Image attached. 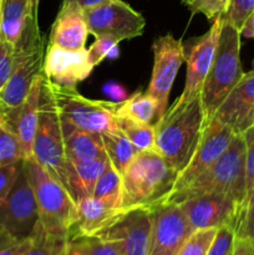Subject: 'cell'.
Instances as JSON below:
<instances>
[{
    "label": "cell",
    "mask_w": 254,
    "mask_h": 255,
    "mask_svg": "<svg viewBox=\"0 0 254 255\" xmlns=\"http://www.w3.org/2000/svg\"><path fill=\"white\" fill-rule=\"evenodd\" d=\"M208 122L201 96L176 100L153 125L154 149L179 173L193 156Z\"/></svg>",
    "instance_id": "obj_1"
},
{
    "label": "cell",
    "mask_w": 254,
    "mask_h": 255,
    "mask_svg": "<svg viewBox=\"0 0 254 255\" xmlns=\"http://www.w3.org/2000/svg\"><path fill=\"white\" fill-rule=\"evenodd\" d=\"M178 171L156 149L137 153L122 174V208L153 209L173 191Z\"/></svg>",
    "instance_id": "obj_2"
},
{
    "label": "cell",
    "mask_w": 254,
    "mask_h": 255,
    "mask_svg": "<svg viewBox=\"0 0 254 255\" xmlns=\"http://www.w3.org/2000/svg\"><path fill=\"white\" fill-rule=\"evenodd\" d=\"M219 193L246 207L247 191L246 144L242 133H236L221 157L186 188L171 193L164 203H178L183 199L203 194Z\"/></svg>",
    "instance_id": "obj_3"
},
{
    "label": "cell",
    "mask_w": 254,
    "mask_h": 255,
    "mask_svg": "<svg viewBox=\"0 0 254 255\" xmlns=\"http://www.w3.org/2000/svg\"><path fill=\"white\" fill-rule=\"evenodd\" d=\"M241 62V31L222 17L216 54L201 91L207 119L212 120L243 77Z\"/></svg>",
    "instance_id": "obj_4"
},
{
    "label": "cell",
    "mask_w": 254,
    "mask_h": 255,
    "mask_svg": "<svg viewBox=\"0 0 254 255\" xmlns=\"http://www.w3.org/2000/svg\"><path fill=\"white\" fill-rule=\"evenodd\" d=\"M25 166L36 199L40 227L52 238L69 241L76 202L69 191L45 171L35 158L25 159Z\"/></svg>",
    "instance_id": "obj_5"
},
{
    "label": "cell",
    "mask_w": 254,
    "mask_h": 255,
    "mask_svg": "<svg viewBox=\"0 0 254 255\" xmlns=\"http://www.w3.org/2000/svg\"><path fill=\"white\" fill-rule=\"evenodd\" d=\"M32 158L67 189V158L65 154L61 117L50 87L42 75L39 122L32 142Z\"/></svg>",
    "instance_id": "obj_6"
},
{
    "label": "cell",
    "mask_w": 254,
    "mask_h": 255,
    "mask_svg": "<svg viewBox=\"0 0 254 255\" xmlns=\"http://www.w3.org/2000/svg\"><path fill=\"white\" fill-rule=\"evenodd\" d=\"M14 47V70L0 91V101L7 109L19 107L37 77L44 72L46 42L39 30L37 16L30 20Z\"/></svg>",
    "instance_id": "obj_7"
},
{
    "label": "cell",
    "mask_w": 254,
    "mask_h": 255,
    "mask_svg": "<svg viewBox=\"0 0 254 255\" xmlns=\"http://www.w3.org/2000/svg\"><path fill=\"white\" fill-rule=\"evenodd\" d=\"M49 82L62 120L75 127L100 134L117 128V104L87 99L77 91L76 87L61 86L50 80Z\"/></svg>",
    "instance_id": "obj_8"
},
{
    "label": "cell",
    "mask_w": 254,
    "mask_h": 255,
    "mask_svg": "<svg viewBox=\"0 0 254 255\" xmlns=\"http://www.w3.org/2000/svg\"><path fill=\"white\" fill-rule=\"evenodd\" d=\"M37 224L39 211L24 159L11 189L0 204V231L12 238L27 239Z\"/></svg>",
    "instance_id": "obj_9"
},
{
    "label": "cell",
    "mask_w": 254,
    "mask_h": 255,
    "mask_svg": "<svg viewBox=\"0 0 254 255\" xmlns=\"http://www.w3.org/2000/svg\"><path fill=\"white\" fill-rule=\"evenodd\" d=\"M84 11L87 29L95 37L111 36L119 41L143 34L146 20L122 0H104Z\"/></svg>",
    "instance_id": "obj_10"
},
{
    "label": "cell",
    "mask_w": 254,
    "mask_h": 255,
    "mask_svg": "<svg viewBox=\"0 0 254 255\" xmlns=\"http://www.w3.org/2000/svg\"><path fill=\"white\" fill-rule=\"evenodd\" d=\"M153 69L147 94L157 102V120L168 109V97L182 62L184 61V46L182 40L172 34L157 37L152 44Z\"/></svg>",
    "instance_id": "obj_11"
},
{
    "label": "cell",
    "mask_w": 254,
    "mask_h": 255,
    "mask_svg": "<svg viewBox=\"0 0 254 255\" xmlns=\"http://www.w3.org/2000/svg\"><path fill=\"white\" fill-rule=\"evenodd\" d=\"M234 134V129L217 117L209 120L198 147L186 167L177 176L174 188L171 193L186 188L204 173L228 148Z\"/></svg>",
    "instance_id": "obj_12"
},
{
    "label": "cell",
    "mask_w": 254,
    "mask_h": 255,
    "mask_svg": "<svg viewBox=\"0 0 254 255\" xmlns=\"http://www.w3.org/2000/svg\"><path fill=\"white\" fill-rule=\"evenodd\" d=\"M151 236L147 255H177L192 229L177 203L151 209Z\"/></svg>",
    "instance_id": "obj_13"
},
{
    "label": "cell",
    "mask_w": 254,
    "mask_h": 255,
    "mask_svg": "<svg viewBox=\"0 0 254 255\" xmlns=\"http://www.w3.org/2000/svg\"><path fill=\"white\" fill-rule=\"evenodd\" d=\"M177 204L183 212L192 232L219 228L224 224L236 226L242 212L241 207L233 199L219 193L192 197Z\"/></svg>",
    "instance_id": "obj_14"
},
{
    "label": "cell",
    "mask_w": 254,
    "mask_h": 255,
    "mask_svg": "<svg viewBox=\"0 0 254 255\" xmlns=\"http://www.w3.org/2000/svg\"><path fill=\"white\" fill-rule=\"evenodd\" d=\"M151 226V209H128L96 237L120 242L125 255H147Z\"/></svg>",
    "instance_id": "obj_15"
},
{
    "label": "cell",
    "mask_w": 254,
    "mask_h": 255,
    "mask_svg": "<svg viewBox=\"0 0 254 255\" xmlns=\"http://www.w3.org/2000/svg\"><path fill=\"white\" fill-rule=\"evenodd\" d=\"M221 22L222 19L213 21L211 29L196 40L187 57L184 56V60L187 62L186 84H184L183 91H182L181 96L177 99V101H188L194 97L201 96L204 80L211 69L212 61H213L214 54H216Z\"/></svg>",
    "instance_id": "obj_16"
},
{
    "label": "cell",
    "mask_w": 254,
    "mask_h": 255,
    "mask_svg": "<svg viewBox=\"0 0 254 255\" xmlns=\"http://www.w3.org/2000/svg\"><path fill=\"white\" fill-rule=\"evenodd\" d=\"M94 70L87 55V49L70 51L55 45L46 46L44 74L47 79L61 86H74L84 81Z\"/></svg>",
    "instance_id": "obj_17"
},
{
    "label": "cell",
    "mask_w": 254,
    "mask_h": 255,
    "mask_svg": "<svg viewBox=\"0 0 254 255\" xmlns=\"http://www.w3.org/2000/svg\"><path fill=\"white\" fill-rule=\"evenodd\" d=\"M125 212L126 209L112 207L92 196L80 199L76 202L69 239L99 236L101 232L111 227Z\"/></svg>",
    "instance_id": "obj_18"
},
{
    "label": "cell",
    "mask_w": 254,
    "mask_h": 255,
    "mask_svg": "<svg viewBox=\"0 0 254 255\" xmlns=\"http://www.w3.org/2000/svg\"><path fill=\"white\" fill-rule=\"evenodd\" d=\"M42 75L44 72L34 82L24 102L16 109H7L2 115L6 124L14 129L15 133L21 141L22 147H24L25 159L32 157V142H34L37 122H39Z\"/></svg>",
    "instance_id": "obj_19"
},
{
    "label": "cell",
    "mask_w": 254,
    "mask_h": 255,
    "mask_svg": "<svg viewBox=\"0 0 254 255\" xmlns=\"http://www.w3.org/2000/svg\"><path fill=\"white\" fill-rule=\"evenodd\" d=\"M254 110V69L243 75L214 117L231 126L236 133L248 127V120Z\"/></svg>",
    "instance_id": "obj_20"
},
{
    "label": "cell",
    "mask_w": 254,
    "mask_h": 255,
    "mask_svg": "<svg viewBox=\"0 0 254 255\" xmlns=\"http://www.w3.org/2000/svg\"><path fill=\"white\" fill-rule=\"evenodd\" d=\"M89 34L82 9L79 7L60 9L52 24L49 45H55L70 51H77L85 49Z\"/></svg>",
    "instance_id": "obj_21"
},
{
    "label": "cell",
    "mask_w": 254,
    "mask_h": 255,
    "mask_svg": "<svg viewBox=\"0 0 254 255\" xmlns=\"http://www.w3.org/2000/svg\"><path fill=\"white\" fill-rule=\"evenodd\" d=\"M61 127L67 161H90L107 157L100 133L85 131L62 119Z\"/></svg>",
    "instance_id": "obj_22"
},
{
    "label": "cell",
    "mask_w": 254,
    "mask_h": 255,
    "mask_svg": "<svg viewBox=\"0 0 254 255\" xmlns=\"http://www.w3.org/2000/svg\"><path fill=\"white\" fill-rule=\"evenodd\" d=\"M109 163L107 157L90 161H67V191L75 202L92 196L97 179Z\"/></svg>",
    "instance_id": "obj_23"
},
{
    "label": "cell",
    "mask_w": 254,
    "mask_h": 255,
    "mask_svg": "<svg viewBox=\"0 0 254 255\" xmlns=\"http://www.w3.org/2000/svg\"><path fill=\"white\" fill-rule=\"evenodd\" d=\"M36 0H0L2 39L15 45L31 19L37 16Z\"/></svg>",
    "instance_id": "obj_24"
},
{
    "label": "cell",
    "mask_w": 254,
    "mask_h": 255,
    "mask_svg": "<svg viewBox=\"0 0 254 255\" xmlns=\"http://www.w3.org/2000/svg\"><path fill=\"white\" fill-rule=\"evenodd\" d=\"M101 138L110 163L122 176L138 151L119 127L114 131L101 133Z\"/></svg>",
    "instance_id": "obj_25"
},
{
    "label": "cell",
    "mask_w": 254,
    "mask_h": 255,
    "mask_svg": "<svg viewBox=\"0 0 254 255\" xmlns=\"http://www.w3.org/2000/svg\"><path fill=\"white\" fill-rule=\"evenodd\" d=\"M116 117H127L142 124H151L157 117V102L147 92H136L125 101L117 102Z\"/></svg>",
    "instance_id": "obj_26"
},
{
    "label": "cell",
    "mask_w": 254,
    "mask_h": 255,
    "mask_svg": "<svg viewBox=\"0 0 254 255\" xmlns=\"http://www.w3.org/2000/svg\"><path fill=\"white\" fill-rule=\"evenodd\" d=\"M92 197L116 208H122V176L111 163L95 184Z\"/></svg>",
    "instance_id": "obj_27"
},
{
    "label": "cell",
    "mask_w": 254,
    "mask_h": 255,
    "mask_svg": "<svg viewBox=\"0 0 254 255\" xmlns=\"http://www.w3.org/2000/svg\"><path fill=\"white\" fill-rule=\"evenodd\" d=\"M117 127L132 142L137 151L154 149V127L151 124H142L127 117H116Z\"/></svg>",
    "instance_id": "obj_28"
},
{
    "label": "cell",
    "mask_w": 254,
    "mask_h": 255,
    "mask_svg": "<svg viewBox=\"0 0 254 255\" xmlns=\"http://www.w3.org/2000/svg\"><path fill=\"white\" fill-rule=\"evenodd\" d=\"M2 115L0 116V168L25 159L21 141L14 129L6 124Z\"/></svg>",
    "instance_id": "obj_29"
},
{
    "label": "cell",
    "mask_w": 254,
    "mask_h": 255,
    "mask_svg": "<svg viewBox=\"0 0 254 255\" xmlns=\"http://www.w3.org/2000/svg\"><path fill=\"white\" fill-rule=\"evenodd\" d=\"M66 243L67 241L47 236L40 224H37L32 233V246L22 255H59Z\"/></svg>",
    "instance_id": "obj_30"
},
{
    "label": "cell",
    "mask_w": 254,
    "mask_h": 255,
    "mask_svg": "<svg viewBox=\"0 0 254 255\" xmlns=\"http://www.w3.org/2000/svg\"><path fill=\"white\" fill-rule=\"evenodd\" d=\"M218 228L199 229L189 234L177 255H207Z\"/></svg>",
    "instance_id": "obj_31"
},
{
    "label": "cell",
    "mask_w": 254,
    "mask_h": 255,
    "mask_svg": "<svg viewBox=\"0 0 254 255\" xmlns=\"http://www.w3.org/2000/svg\"><path fill=\"white\" fill-rule=\"evenodd\" d=\"M231 0H183L192 14H202L212 22L222 19L227 12Z\"/></svg>",
    "instance_id": "obj_32"
},
{
    "label": "cell",
    "mask_w": 254,
    "mask_h": 255,
    "mask_svg": "<svg viewBox=\"0 0 254 255\" xmlns=\"http://www.w3.org/2000/svg\"><path fill=\"white\" fill-rule=\"evenodd\" d=\"M234 241H236V229L233 224H224L219 227L207 255H232Z\"/></svg>",
    "instance_id": "obj_33"
},
{
    "label": "cell",
    "mask_w": 254,
    "mask_h": 255,
    "mask_svg": "<svg viewBox=\"0 0 254 255\" xmlns=\"http://www.w3.org/2000/svg\"><path fill=\"white\" fill-rule=\"evenodd\" d=\"M81 242L86 255H125L122 246L117 241L90 237L81 238Z\"/></svg>",
    "instance_id": "obj_34"
},
{
    "label": "cell",
    "mask_w": 254,
    "mask_h": 255,
    "mask_svg": "<svg viewBox=\"0 0 254 255\" xmlns=\"http://www.w3.org/2000/svg\"><path fill=\"white\" fill-rule=\"evenodd\" d=\"M254 10V0H231L223 19L241 31L244 21Z\"/></svg>",
    "instance_id": "obj_35"
},
{
    "label": "cell",
    "mask_w": 254,
    "mask_h": 255,
    "mask_svg": "<svg viewBox=\"0 0 254 255\" xmlns=\"http://www.w3.org/2000/svg\"><path fill=\"white\" fill-rule=\"evenodd\" d=\"M236 237L247 239L254 247V201L247 203L236 222Z\"/></svg>",
    "instance_id": "obj_36"
},
{
    "label": "cell",
    "mask_w": 254,
    "mask_h": 255,
    "mask_svg": "<svg viewBox=\"0 0 254 255\" xmlns=\"http://www.w3.org/2000/svg\"><path fill=\"white\" fill-rule=\"evenodd\" d=\"M119 40L111 36H101L96 37V41L87 49V55H89V60L94 67L101 64L105 59H107L116 45H119Z\"/></svg>",
    "instance_id": "obj_37"
},
{
    "label": "cell",
    "mask_w": 254,
    "mask_h": 255,
    "mask_svg": "<svg viewBox=\"0 0 254 255\" xmlns=\"http://www.w3.org/2000/svg\"><path fill=\"white\" fill-rule=\"evenodd\" d=\"M15 47L11 42L2 39L0 41V91L4 89L14 70Z\"/></svg>",
    "instance_id": "obj_38"
},
{
    "label": "cell",
    "mask_w": 254,
    "mask_h": 255,
    "mask_svg": "<svg viewBox=\"0 0 254 255\" xmlns=\"http://www.w3.org/2000/svg\"><path fill=\"white\" fill-rule=\"evenodd\" d=\"M244 144H246V171H247V191H252L254 187V124L247 127L243 132ZM248 198V197H247Z\"/></svg>",
    "instance_id": "obj_39"
},
{
    "label": "cell",
    "mask_w": 254,
    "mask_h": 255,
    "mask_svg": "<svg viewBox=\"0 0 254 255\" xmlns=\"http://www.w3.org/2000/svg\"><path fill=\"white\" fill-rule=\"evenodd\" d=\"M32 246V236L27 239H16L0 231V255H22Z\"/></svg>",
    "instance_id": "obj_40"
},
{
    "label": "cell",
    "mask_w": 254,
    "mask_h": 255,
    "mask_svg": "<svg viewBox=\"0 0 254 255\" xmlns=\"http://www.w3.org/2000/svg\"><path fill=\"white\" fill-rule=\"evenodd\" d=\"M22 161H24V159H22ZM21 162L0 168V204L2 203L5 197L7 196L9 191L11 189Z\"/></svg>",
    "instance_id": "obj_41"
},
{
    "label": "cell",
    "mask_w": 254,
    "mask_h": 255,
    "mask_svg": "<svg viewBox=\"0 0 254 255\" xmlns=\"http://www.w3.org/2000/svg\"><path fill=\"white\" fill-rule=\"evenodd\" d=\"M104 92L116 100L117 102H122L127 99V92L125 87L117 82H107L104 86Z\"/></svg>",
    "instance_id": "obj_42"
},
{
    "label": "cell",
    "mask_w": 254,
    "mask_h": 255,
    "mask_svg": "<svg viewBox=\"0 0 254 255\" xmlns=\"http://www.w3.org/2000/svg\"><path fill=\"white\" fill-rule=\"evenodd\" d=\"M232 255H254L253 244L249 243L247 239L241 238V237H236Z\"/></svg>",
    "instance_id": "obj_43"
},
{
    "label": "cell",
    "mask_w": 254,
    "mask_h": 255,
    "mask_svg": "<svg viewBox=\"0 0 254 255\" xmlns=\"http://www.w3.org/2000/svg\"><path fill=\"white\" fill-rule=\"evenodd\" d=\"M59 255H86L81 239H69Z\"/></svg>",
    "instance_id": "obj_44"
},
{
    "label": "cell",
    "mask_w": 254,
    "mask_h": 255,
    "mask_svg": "<svg viewBox=\"0 0 254 255\" xmlns=\"http://www.w3.org/2000/svg\"><path fill=\"white\" fill-rule=\"evenodd\" d=\"M104 0H62L60 9H67V7H79V9H86V7L96 5Z\"/></svg>",
    "instance_id": "obj_45"
},
{
    "label": "cell",
    "mask_w": 254,
    "mask_h": 255,
    "mask_svg": "<svg viewBox=\"0 0 254 255\" xmlns=\"http://www.w3.org/2000/svg\"><path fill=\"white\" fill-rule=\"evenodd\" d=\"M241 36L254 39V10L251 12L247 20L244 21L243 26L241 29Z\"/></svg>",
    "instance_id": "obj_46"
},
{
    "label": "cell",
    "mask_w": 254,
    "mask_h": 255,
    "mask_svg": "<svg viewBox=\"0 0 254 255\" xmlns=\"http://www.w3.org/2000/svg\"><path fill=\"white\" fill-rule=\"evenodd\" d=\"M253 201H254V187L252 188V191L249 192L248 198H247V203H249V202H253ZM247 203H246V206H247Z\"/></svg>",
    "instance_id": "obj_47"
},
{
    "label": "cell",
    "mask_w": 254,
    "mask_h": 255,
    "mask_svg": "<svg viewBox=\"0 0 254 255\" xmlns=\"http://www.w3.org/2000/svg\"><path fill=\"white\" fill-rule=\"evenodd\" d=\"M6 110H7V107H6V106H5V105H4V104H2V102H1V101H0V116H1V115H2V114H4V112H5V111H6Z\"/></svg>",
    "instance_id": "obj_48"
},
{
    "label": "cell",
    "mask_w": 254,
    "mask_h": 255,
    "mask_svg": "<svg viewBox=\"0 0 254 255\" xmlns=\"http://www.w3.org/2000/svg\"><path fill=\"white\" fill-rule=\"evenodd\" d=\"M252 124H254V110H253V112H252V114H251V116H249V120H248V127L251 126Z\"/></svg>",
    "instance_id": "obj_49"
},
{
    "label": "cell",
    "mask_w": 254,
    "mask_h": 255,
    "mask_svg": "<svg viewBox=\"0 0 254 255\" xmlns=\"http://www.w3.org/2000/svg\"><path fill=\"white\" fill-rule=\"evenodd\" d=\"M2 40V31H1V16H0V41Z\"/></svg>",
    "instance_id": "obj_50"
}]
</instances>
